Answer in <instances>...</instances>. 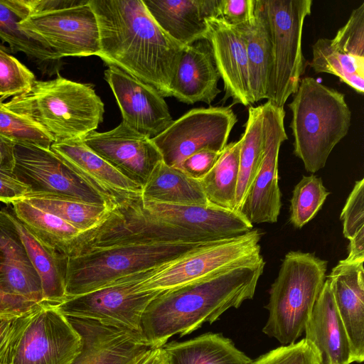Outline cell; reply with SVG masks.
<instances>
[{
    "instance_id": "obj_1",
    "label": "cell",
    "mask_w": 364,
    "mask_h": 364,
    "mask_svg": "<svg viewBox=\"0 0 364 364\" xmlns=\"http://www.w3.org/2000/svg\"><path fill=\"white\" fill-rule=\"evenodd\" d=\"M98 23L100 50L113 66L154 87L164 97L183 47L153 19L143 0H89Z\"/></svg>"
},
{
    "instance_id": "obj_2",
    "label": "cell",
    "mask_w": 364,
    "mask_h": 364,
    "mask_svg": "<svg viewBox=\"0 0 364 364\" xmlns=\"http://www.w3.org/2000/svg\"><path fill=\"white\" fill-rule=\"evenodd\" d=\"M264 265L262 259L161 291L143 314L144 338L153 348L162 347L172 336L188 334L240 307L253 298Z\"/></svg>"
},
{
    "instance_id": "obj_3",
    "label": "cell",
    "mask_w": 364,
    "mask_h": 364,
    "mask_svg": "<svg viewBox=\"0 0 364 364\" xmlns=\"http://www.w3.org/2000/svg\"><path fill=\"white\" fill-rule=\"evenodd\" d=\"M4 104L40 127L53 143L82 140L95 131L105 113L104 103L92 85L60 73L52 80H36L28 90Z\"/></svg>"
},
{
    "instance_id": "obj_4",
    "label": "cell",
    "mask_w": 364,
    "mask_h": 364,
    "mask_svg": "<svg viewBox=\"0 0 364 364\" xmlns=\"http://www.w3.org/2000/svg\"><path fill=\"white\" fill-rule=\"evenodd\" d=\"M288 107L294 154L312 173L323 168L333 148L348 134L351 112L344 94L311 77L301 79Z\"/></svg>"
},
{
    "instance_id": "obj_5",
    "label": "cell",
    "mask_w": 364,
    "mask_h": 364,
    "mask_svg": "<svg viewBox=\"0 0 364 364\" xmlns=\"http://www.w3.org/2000/svg\"><path fill=\"white\" fill-rule=\"evenodd\" d=\"M327 261L309 252L291 251L269 289L267 336L282 346L295 343L306 323L326 280Z\"/></svg>"
},
{
    "instance_id": "obj_6",
    "label": "cell",
    "mask_w": 364,
    "mask_h": 364,
    "mask_svg": "<svg viewBox=\"0 0 364 364\" xmlns=\"http://www.w3.org/2000/svg\"><path fill=\"white\" fill-rule=\"evenodd\" d=\"M203 244L205 243L129 244L92 248L68 257L67 298L88 293L124 277L159 267Z\"/></svg>"
},
{
    "instance_id": "obj_7",
    "label": "cell",
    "mask_w": 364,
    "mask_h": 364,
    "mask_svg": "<svg viewBox=\"0 0 364 364\" xmlns=\"http://www.w3.org/2000/svg\"><path fill=\"white\" fill-rule=\"evenodd\" d=\"M311 0H255V11L268 35L271 69L267 100L284 108L299 87L307 65L302 53L304 21L311 14Z\"/></svg>"
},
{
    "instance_id": "obj_8",
    "label": "cell",
    "mask_w": 364,
    "mask_h": 364,
    "mask_svg": "<svg viewBox=\"0 0 364 364\" xmlns=\"http://www.w3.org/2000/svg\"><path fill=\"white\" fill-rule=\"evenodd\" d=\"M259 229L205 243L188 254L151 270L137 283L141 291H164L263 259Z\"/></svg>"
},
{
    "instance_id": "obj_9",
    "label": "cell",
    "mask_w": 364,
    "mask_h": 364,
    "mask_svg": "<svg viewBox=\"0 0 364 364\" xmlns=\"http://www.w3.org/2000/svg\"><path fill=\"white\" fill-rule=\"evenodd\" d=\"M26 31L44 39L60 58L98 55L100 31L89 0H26Z\"/></svg>"
},
{
    "instance_id": "obj_10",
    "label": "cell",
    "mask_w": 364,
    "mask_h": 364,
    "mask_svg": "<svg viewBox=\"0 0 364 364\" xmlns=\"http://www.w3.org/2000/svg\"><path fill=\"white\" fill-rule=\"evenodd\" d=\"M80 348L67 317L43 303L16 318L2 364H70Z\"/></svg>"
},
{
    "instance_id": "obj_11",
    "label": "cell",
    "mask_w": 364,
    "mask_h": 364,
    "mask_svg": "<svg viewBox=\"0 0 364 364\" xmlns=\"http://www.w3.org/2000/svg\"><path fill=\"white\" fill-rule=\"evenodd\" d=\"M149 270L124 277L90 292L67 298L55 306L65 316L95 320L142 335L143 314L149 304L161 292L139 289L137 283L144 279Z\"/></svg>"
},
{
    "instance_id": "obj_12",
    "label": "cell",
    "mask_w": 364,
    "mask_h": 364,
    "mask_svg": "<svg viewBox=\"0 0 364 364\" xmlns=\"http://www.w3.org/2000/svg\"><path fill=\"white\" fill-rule=\"evenodd\" d=\"M237 122L230 107L193 109L151 139L163 162L179 168L191 154L203 149L221 152Z\"/></svg>"
},
{
    "instance_id": "obj_13",
    "label": "cell",
    "mask_w": 364,
    "mask_h": 364,
    "mask_svg": "<svg viewBox=\"0 0 364 364\" xmlns=\"http://www.w3.org/2000/svg\"><path fill=\"white\" fill-rule=\"evenodd\" d=\"M14 156L13 175L28 187V194L49 195L107 207L102 196L50 149L16 144Z\"/></svg>"
},
{
    "instance_id": "obj_14",
    "label": "cell",
    "mask_w": 364,
    "mask_h": 364,
    "mask_svg": "<svg viewBox=\"0 0 364 364\" xmlns=\"http://www.w3.org/2000/svg\"><path fill=\"white\" fill-rule=\"evenodd\" d=\"M264 156L259 171L243 203L240 213L253 225L274 223L282 208L278 159L282 144L288 139L285 111L269 102L261 105Z\"/></svg>"
},
{
    "instance_id": "obj_15",
    "label": "cell",
    "mask_w": 364,
    "mask_h": 364,
    "mask_svg": "<svg viewBox=\"0 0 364 364\" xmlns=\"http://www.w3.org/2000/svg\"><path fill=\"white\" fill-rule=\"evenodd\" d=\"M82 141L124 176L142 187L162 161L152 139L122 122L107 132L94 131Z\"/></svg>"
},
{
    "instance_id": "obj_16",
    "label": "cell",
    "mask_w": 364,
    "mask_h": 364,
    "mask_svg": "<svg viewBox=\"0 0 364 364\" xmlns=\"http://www.w3.org/2000/svg\"><path fill=\"white\" fill-rule=\"evenodd\" d=\"M105 80L119 107L122 122L153 139L173 122L164 97L151 85L108 66Z\"/></svg>"
},
{
    "instance_id": "obj_17",
    "label": "cell",
    "mask_w": 364,
    "mask_h": 364,
    "mask_svg": "<svg viewBox=\"0 0 364 364\" xmlns=\"http://www.w3.org/2000/svg\"><path fill=\"white\" fill-rule=\"evenodd\" d=\"M81 348L70 364H138L153 348L137 332L97 321L66 316Z\"/></svg>"
},
{
    "instance_id": "obj_18",
    "label": "cell",
    "mask_w": 364,
    "mask_h": 364,
    "mask_svg": "<svg viewBox=\"0 0 364 364\" xmlns=\"http://www.w3.org/2000/svg\"><path fill=\"white\" fill-rule=\"evenodd\" d=\"M141 210L159 221L195 232L207 242L235 237L253 229L240 211L206 205H181L138 198Z\"/></svg>"
},
{
    "instance_id": "obj_19",
    "label": "cell",
    "mask_w": 364,
    "mask_h": 364,
    "mask_svg": "<svg viewBox=\"0 0 364 364\" xmlns=\"http://www.w3.org/2000/svg\"><path fill=\"white\" fill-rule=\"evenodd\" d=\"M0 291L32 306L45 303L41 279L32 265L11 212L0 210Z\"/></svg>"
},
{
    "instance_id": "obj_20",
    "label": "cell",
    "mask_w": 364,
    "mask_h": 364,
    "mask_svg": "<svg viewBox=\"0 0 364 364\" xmlns=\"http://www.w3.org/2000/svg\"><path fill=\"white\" fill-rule=\"evenodd\" d=\"M50 149L102 196L109 210L141 197L142 186L124 176L82 140L53 143Z\"/></svg>"
},
{
    "instance_id": "obj_21",
    "label": "cell",
    "mask_w": 364,
    "mask_h": 364,
    "mask_svg": "<svg viewBox=\"0 0 364 364\" xmlns=\"http://www.w3.org/2000/svg\"><path fill=\"white\" fill-rule=\"evenodd\" d=\"M205 39L210 43L214 60L223 81L225 95L233 104L252 105L246 43L240 30L220 18L206 19Z\"/></svg>"
},
{
    "instance_id": "obj_22",
    "label": "cell",
    "mask_w": 364,
    "mask_h": 364,
    "mask_svg": "<svg viewBox=\"0 0 364 364\" xmlns=\"http://www.w3.org/2000/svg\"><path fill=\"white\" fill-rule=\"evenodd\" d=\"M364 258L338 262L327 277L348 334L353 363L364 360Z\"/></svg>"
},
{
    "instance_id": "obj_23",
    "label": "cell",
    "mask_w": 364,
    "mask_h": 364,
    "mask_svg": "<svg viewBox=\"0 0 364 364\" xmlns=\"http://www.w3.org/2000/svg\"><path fill=\"white\" fill-rule=\"evenodd\" d=\"M220 78L210 43L198 41L181 51L170 85L171 96L188 105H210L221 92Z\"/></svg>"
},
{
    "instance_id": "obj_24",
    "label": "cell",
    "mask_w": 364,
    "mask_h": 364,
    "mask_svg": "<svg viewBox=\"0 0 364 364\" xmlns=\"http://www.w3.org/2000/svg\"><path fill=\"white\" fill-rule=\"evenodd\" d=\"M220 0H143L150 15L183 48L205 39L206 19L219 17Z\"/></svg>"
},
{
    "instance_id": "obj_25",
    "label": "cell",
    "mask_w": 364,
    "mask_h": 364,
    "mask_svg": "<svg viewBox=\"0 0 364 364\" xmlns=\"http://www.w3.org/2000/svg\"><path fill=\"white\" fill-rule=\"evenodd\" d=\"M304 333L317 350L320 364L353 363L350 341L326 279Z\"/></svg>"
},
{
    "instance_id": "obj_26",
    "label": "cell",
    "mask_w": 364,
    "mask_h": 364,
    "mask_svg": "<svg viewBox=\"0 0 364 364\" xmlns=\"http://www.w3.org/2000/svg\"><path fill=\"white\" fill-rule=\"evenodd\" d=\"M26 14L24 0H0V38L12 52L23 53L42 74H59L62 58L44 39L20 26Z\"/></svg>"
},
{
    "instance_id": "obj_27",
    "label": "cell",
    "mask_w": 364,
    "mask_h": 364,
    "mask_svg": "<svg viewBox=\"0 0 364 364\" xmlns=\"http://www.w3.org/2000/svg\"><path fill=\"white\" fill-rule=\"evenodd\" d=\"M11 215L30 261L41 279L45 303L56 305L63 302L67 299L65 276L68 257L46 245L14 213Z\"/></svg>"
},
{
    "instance_id": "obj_28",
    "label": "cell",
    "mask_w": 364,
    "mask_h": 364,
    "mask_svg": "<svg viewBox=\"0 0 364 364\" xmlns=\"http://www.w3.org/2000/svg\"><path fill=\"white\" fill-rule=\"evenodd\" d=\"M167 364H251L252 360L221 334L208 333L162 346Z\"/></svg>"
},
{
    "instance_id": "obj_29",
    "label": "cell",
    "mask_w": 364,
    "mask_h": 364,
    "mask_svg": "<svg viewBox=\"0 0 364 364\" xmlns=\"http://www.w3.org/2000/svg\"><path fill=\"white\" fill-rule=\"evenodd\" d=\"M12 205L14 215L46 245L68 257L80 253L84 232L23 200Z\"/></svg>"
},
{
    "instance_id": "obj_30",
    "label": "cell",
    "mask_w": 364,
    "mask_h": 364,
    "mask_svg": "<svg viewBox=\"0 0 364 364\" xmlns=\"http://www.w3.org/2000/svg\"><path fill=\"white\" fill-rule=\"evenodd\" d=\"M141 199L181 205L209 204L199 181L163 161L153 170L142 187Z\"/></svg>"
},
{
    "instance_id": "obj_31",
    "label": "cell",
    "mask_w": 364,
    "mask_h": 364,
    "mask_svg": "<svg viewBox=\"0 0 364 364\" xmlns=\"http://www.w3.org/2000/svg\"><path fill=\"white\" fill-rule=\"evenodd\" d=\"M237 28L246 43L252 104L267 99L271 69V53L267 32L259 15Z\"/></svg>"
},
{
    "instance_id": "obj_32",
    "label": "cell",
    "mask_w": 364,
    "mask_h": 364,
    "mask_svg": "<svg viewBox=\"0 0 364 364\" xmlns=\"http://www.w3.org/2000/svg\"><path fill=\"white\" fill-rule=\"evenodd\" d=\"M240 140L241 145L235 210L240 212L248 191L259 171L264 156L261 105L249 107L245 131Z\"/></svg>"
},
{
    "instance_id": "obj_33",
    "label": "cell",
    "mask_w": 364,
    "mask_h": 364,
    "mask_svg": "<svg viewBox=\"0 0 364 364\" xmlns=\"http://www.w3.org/2000/svg\"><path fill=\"white\" fill-rule=\"evenodd\" d=\"M240 140L228 144L211 170L199 181L209 203L235 210Z\"/></svg>"
},
{
    "instance_id": "obj_34",
    "label": "cell",
    "mask_w": 364,
    "mask_h": 364,
    "mask_svg": "<svg viewBox=\"0 0 364 364\" xmlns=\"http://www.w3.org/2000/svg\"><path fill=\"white\" fill-rule=\"evenodd\" d=\"M23 200L36 208L58 216L82 232L90 231L97 227L109 212L106 206L44 194H28Z\"/></svg>"
},
{
    "instance_id": "obj_35",
    "label": "cell",
    "mask_w": 364,
    "mask_h": 364,
    "mask_svg": "<svg viewBox=\"0 0 364 364\" xmlns=\"http://www.w3.org/2000/svg\"><path fill=\"white\" fill-rule=\"evenodd\" d=\"M309 64L315 73L333 75L358 94H363L364 73L358 69L350 57L338 50L331 39L322 38L314 43Z\"/></svg>"
},
{
    "instance_id": "obj_36",
    "label": "cell",
    "mask_w": 364,
    "mask_h": 364,
    "mask_svg": "<svg viewBox=\"0 0 364 364\" xmlns=\"http://www.w3.org/2000/svg\"><path fill=\"white\" fill-rule=\"evenodd\" d=\"M329 194L321 178L313 174L304 176L292 192L291 223L296 228L304 227L316 216Z\"/></svg>"
},
{
    "instance_id": "obj_37",
    "label": "cell",
    "mask_w": 364,
    "mask_h": 364,
    "mask_svg": "<svg viewBox=\"0 0 364 364\" xmlns=\"http://www.w3.org/2000/svg\"><path fill=\"white\" fill-rule=\"evenodd\" d=\"M0 134L16 144H31L50 149L52 139L40 127L16 114L0 100Z\"/></svg>"
},
{
    "instance_id": "obj_38",
    "label": "cell",
    "mask_w": 364,
    "mask_h": 364,
    "mask_svg": "<svg viewBox=\"0 0 364 364\" xmlns=\"http://www.w3.org/2000/svg\"><path fill=\"white\" fill-rule=\"evenodd\" d=\"M331 41L364 73V3L353 10L346 23Z\"/></svg>"
},
{
    "instance_id": "obj_39",
    "label": "cell",
    "mask_w": 364,
    "mask_h": 364,
    "mask_svg": "<svg viewBox=\"0 0 364 364\" xmlns=\"http://www.w3.org/2000/svg\"><path fill=\"white\" fill-rule=\"evenodd\" d=\"M9 51L0 49V100L3 102L24 93L36 80L34 73Z\"/></svg>"
},
{
    "instance_id": "obj_40",
    "label": "cell",
    "mask_w": 364,
    "mask_h": 364,
    "mask_svg": "<svg viewBox=\"0 0 364 364\" xmlns=\"http://www.w3.org/2000/svg\"><path fill=\"white\" fill-rule=\"evenodd\" d=\"M251 364H320V356L314 345L304 338L273 349L252 360Z\"/></svg>"
},
{
    "instance_id": "obj_41",
    "label": "cell",
    "mask_w": 364,
    "mask_h": 364,
    "mask_svg": "<svg viewBox=\"0 0 364 364\" xmlns=\"http://www.w3.org/2000/svg\"><path fill=\"white\" fill-rule=\"evenodd\" d=\"M343 233L350 240L364 228V178L357 181L341 211Z\"/></svg>"
},
{
    "instance_id": "obj_42",
    "label": "cell",
    "mask_w": 364,
    "mask_h": 364,
    "mask_svg": "<svg viewBox=\"0 0 364 364\" xmlns=\"http://www.w3.org/2000/svg\"><path fill=\"white\" fill-rule=\"evenodd\" d=\"M255 6V0H220L218 18L238 27L254 19Z\"/></svg>"
},
{
    "instance_id": "obj_43",
    "label": "cell",
    "mask_w": 364,
    "mask_h": 364,
    "mask_svg": "<svg viewBox=\"0 0 364 364\" xmlns=\"http://www.w3.org/2000/svg\"><path fill=\"white\" fill-rule=\"evenodd\" d=\"M221 152L200 150L184 159L178 168L189 177L200 181L211 170Z\"/></svg>"
},
{
    "instance_id": "obj_44",
    "label": "cell",
    "mask_w": 364,
    "mask_h": 364,
    "mask_svg": "<svg viewBox=\"0 0 364 364\" xmlns=\"http://www.w3.org/2000/svg\"><path fill=\"white\" fill-rule=\"evenodd\" d=\"M30 193L28 187L13 173L0 171V202L13 204L22 200Z\"/></svg>"
},
{
    "instance_id": "obj_45",
    "label": "cell",
    "mask_w": 364,
    "mask_h": 364,
    "mask_svg": "<svg viewBox=\"0 0 364 364\" xmlns=\"http://www.w3.org/2000/svg\"><path fill=\"white\" fill-rule=\"evenodd\" d=\"M38 306H32L18 301L4 295L0 291V319L21 316Z\"/></svg>"
},
{
    "instance_id": "obj_46",
    "label": "cell",
    "mask_w": 364,
    "mask_h": 364,
    "mask_svg": "<svg viewBox=\"0 0 364 364\" xmlns=\"http://www.w3.org/2000/svg\"><path fill=\"white\" fill-rule=\"evenodd\" d=\"M16 143L0 134V171L13 173Z\"/></svg>"
},
{
    "instance_id": "obj_47",
    "label": "cell",
    "mask_w": 364,
    "mask_h": 364,
    "mask_svg": "<svg viewBox=\"0 0 364 364\" xmlns=\"http://www.w3.org/2000/svg\"><path fill=\"white\" fill-rule=\"evenodd\" d=\"M17 318L0 319V364H2L4 353Z\"/></svg>"
},
{
    "instance_id": "obj_48",
    "label": "cell",
    "mask_w": 364,
    "mask_h": 364,
    "mask_svg": "<svg viewBox=\"0 0 364 364\" xmlns=\"http://www.w3.org/2000/svg\"><path fill=\"white\" fill-rule=\"evenodd\" d=\"M349 240L347 258L351 259L364 258V228L360 230Z\"/></svg>"
},
{
    "instance_id": "obj_49",
    "label": "cell",
    "mask_w": 364,
    "mask_h": 364,
    "mask_svg": "<svg viewBox=\"0 0 364 364\" xmlns=\"http://www.w3.org/2000/svg\"><path fill=\"white\" fill-rule=\"evenodd\" d=\"M138 364H167L162 347L151 348Z\"/></svg>"
},
{
    "instance_id": "obj_50",
    "label": "cell",
    "mask_w": 364,
    "mask_h": 364,
    "mask_svg": "<svg viewBox=\"0 0 364 364\" xmlns=\"http://www.w3.org/2000/svg\"><path fill=\"white\" fill-rule=\"evenodd\" d=\"M0 49H4V50H9V48L4 46L3 44L0 43Z\"/></svg>"
}]
</instances>
